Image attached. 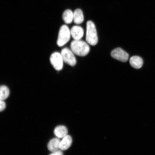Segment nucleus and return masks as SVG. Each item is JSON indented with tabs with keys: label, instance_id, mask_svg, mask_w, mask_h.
I'll return each mask as SVG.
<instances>
[{
	"label": "nucleus",
	"instance_id": "f8f14e48",
	"mask_svg": "<svg viewBox=\"0 0 155 155\" xmlns=\"http://www.w3.org/2000/svg\"><path fill=\"white\" fill-rule=\"evenodd\" d=\"M83 12L80 9H77L73 13L74 22L76 24H82L84 21Z\"/></svg>",
	"mask_w": 155,
	"mask_h": 155
},
{
	"label": "nucleus",
	"instance_id": "7ed1b4c3",
	"mask_svg": "<svg viewBox=\"0 0 155 155\" xmlns=\"http://www.w3.org/2000/svg\"><path fill=\"white\" fill-rule=\"evenodd\" d=\"M71 31L66 25H63L60 28L57 41V45L59 47L64 45L71 38Z\"/></svg>",
	"mask_w": 155,
	"mask_h": 155
},
{
	"label": "nucleus",
	"instance_id": "f257e3e1",
	"mask_svg": "<svg viewBox=\"0 0 155 155\" xmlns=\"http://www.w3.org/2000/svg\"><path fill=\"white\" fill-rule=\"evenodd\" d=\"M71 51L76 55L84 57L90 51V47L86 42L81 40H74L71 44Z\"/></svg>",
	"mask_w": 155,
	"mask_h": 155
},
{
	"label": "nucleus",
	"instance_id": "20e7f679",
	"mask_svg": "<svg viewBox=\"0 0 155 155\" xmlns=\"http://www.w3.org/2000/svg\"><path fill=\"white\" fill-rule=\"evenodd\" d=\"M64 62L71 66L76 65L77 61L72 51L66 48L62 50L61 53Z\"/></svg>",
	"mask_w": 155,
	"mask_h": 155
},
{
	"label": "nucleus",
	"instance_id": "ddd939ff",
	"mask_svg": "<svg viewBox=\"0 0 155 155\" xmlns=\"http://www.w3.org/2000/svg\"><path fill=\"white\" fill-rule=\"evenodd\" d=\"M62 17L66 24H70L73 20V13L71 10L67 9L64 12Z\"/></svg>",
	"mask_w": 155,
	"mask_h": 155
},
{
	"label": "nucleus",
	"instance_id": "dca6fc26",
	"mask_svg": "<svg viewBox=\"0 0 155 155\" xmlns=\"http://www.w3.org/2000/svg\"><path fill=\"white\" fill-rule=\"evenodd\" d=\"M49 155H63V153L61 150H58L55 152H52Z\"/></svg>",
	"mask_w": 155,
	"mask_h": 155
},
{
	"label": "nucleus",
	"instance_id": "6e6552de",
	"mask_svg": "<svg viewBox=\"0 0 155 155\" xmlns=\"http://www.w3.org/2000/svg\"><path fill=\"white\" fill-rule=\"evenodd\" d=\"M72 143V138L70 136L67 135L61 141L59 145V150L63 151L67 150L70 147Z\"/></svg>",
	"mask_w": 155,
	"mask_h": 155
},
{
	"label": "nucleus",
	"instance_id": "9d476101",
	"mask_svg": "<svg viewBox=\"0 0 155 155\" xmlns=\"http://www.w3.org/2000/svg\"><path fill=\"white\" fill-rule=\"evenodd\" d=\"M68 130L65 126L60 125L56 127L54 130V133L58 138H63L67 135Z\"/></svg>",
	"mask_w": 155,
	"mask_h": 155
},
{
	"label": "nucleus",
	"instance_id": "9b49d317",
	"mask_svg": "<svg viewBox=\"0 0 155 155\" xmlns=\"http://www.w3.org/2000/svg\"><path fill=\"white\" fill-rule=\"evenodd\" d=\"M60 142L61 140L57 138L51 139L48 145V150L51 152L59 150Z\"/></svg>",
	"mask_w": 155,
	"mask_h": 155
},
{
	"label": "nucleus",
	"instance_id": "423d86ee",
	"mask_svg": "<svg viewBox=\"0 0 155 155\" xmlns=\"http://www.w3.org/2000/svg\"><path fill=\"white\" fill-rule=\"evenodd\" d=\"M112 58L123 62H126L129 59V55L120 48H117L112 51L111 54Z\"/></svg>",
	"mask_w": 155,
	"mask_h": 155
},
{
	"label": "nucleus",
	"instance_id": "f03ea898",
	"mask_svg": "<svg viewBox=\"0 0 155 155\" xmlns=\"http://www.w3.org/2000/svg\"><path fill=\"white\" fill-rule=\"evenodd\" d=\"M86 40L89 44L92 46L96 45L98 41L96 27L92 21H88L87 23Z\"/></svg>",
	"mask_w": 155,
	"mask_h": 155
},
{
	"label": "nucleus",
	"instance_id": "0eeeda50",
	"mask_svg": "<svg viewBox=\"0 0 155 155\" xmlns=\"http://www.w3.org/2000/svg\"><path fill=\"white\" fill-rule=\"evenodd\" d=\"M71 36L74 40H81L84 35V30L82 27L75 26L71 28Z\"/></svg>",
	"mask_w": 155,
	"mask_h": 155
},
{
	"label": "nucleus",
	"instance_id": "4468645a",
	"mask_svg": "<svg viewBox=\"0 0 155 155\" xmlns=\"http://www.w3.org/2000/svg\"><path fill=\"white\" fill-rule=\"evenodd\" d=\"M9 89L7 86H0V100L4 101L6 99L9 97Z\"/></svg>",
	"mask_w": 155,
	"mask_h": 155
},
{
	"label": "nucleus",
	"instance_id": "1a4fd4ad",
	"mask_svg": "<svg viewBox=\"0 0 155 155\" xmlns=\"http://www.w3.org/2000/svg\"><path fill=\"white\" fill-rule=\"evenodd\" d=\"M130 63L132 67L135 69H139L142 67L143 65V60L138 56H133L130 59Z\"/></svg>",
	"mask_w": 155,
	"mask_h": 155
},
{
	"label": "nucleus",
	"instance_id": "2eb2a0df",
	"mask_svg": "<svg viewBox=\"0 0 155 155\" xmlns=\"http://www.w3.org/2000/svg\"><path fill=\"white\" fill-rule=\"evenodd\" d=\"M6 104L3 101L0 100V112L2 111L5 109Z\"/></svg>",
	"mask_w": 155,
	"mask_h": 155
},
{
	"label": "nucleus",
	"instance_id": "39448f33",
	"mask_svg": "<svg viewBox=\"0 0 155 155\" xmlns=\"http://www.w3.org/2000/svg\"><path fill=\"white\" fill-rule=\"evenodd\" d=\"M50 60L51 64L56 70L60 71L63 69L64 61L61 53L54 52L50 56Z\"/></svg>",
	"mask_w": 155,
	"mask_h": 155
}]
</instances>
